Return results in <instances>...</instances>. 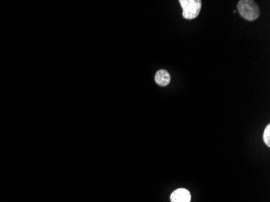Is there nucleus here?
<instances>
[{
  "instance_id": "1",
  "label": "nucleus",
  "mask_w": 270,
  "mask_h": 202,
  "mask_svg": "<svg viewBox=\"0 0 270 202\" xmlns=\"http://www.w3.org/2000/svg\"><path fill=\"white\" fill-rule=\"evenodd\" d=\"M237 9L240 15L247 21H256L261 14L257 2L252 0H240L237 4Z\"/></svg>"
},
{
  "instance_id": "2",
  "label": "nucleus",
  "mask_w": 270,
  "mask_h": 202,
  "mask_svg": "<svg viewBox=\"0 0 270 202\" xmlns=\"http://www.w3.org/2000/svg\"><path fill=\"white\" fill-rule=\"evenodd\" d=\"M180 4L183 8L182 16L186 20H193L199 16L202 8L201 0H180Z\"/></svg>"
},
{
  "instance_id": "3",
  "label": "nucleus",
  "mask_w": 270,
  "mask_h": 202,
  "mask_svg": "<svg viewBox=\"0 0 270 202\" xmlns=\"http://www.w3.org/2000/svg\"><path fill=\"white\" fill-rule=\"evenodd\" d=\"M172 202H190L191 194L189 191L185 189H178L171 194Z\"/></svg>"
},
{
  "instance_id": "4",
  "label": "nucleus",
  "mask_w": 270,
  "mask_h": 202,
  "mask_svg": "<svg viewBox=\"0 0 270 202\" xmlns=\"http://www.w3.org/2000/svg\"><path fill=\"white\" fill-rule=\"evenodd\" d=\"M154 81L159 86H168L171 82L170 74L166 70H159L154 76Z\"/></svg>"
},
{
  "instance_id": "5",
  "label": "nucleus",
  "mask_w": 270,
  "mask_h": 202,
  "mask_svg": "<svg viewBox=\"0 0 270 202\" xmlns=\"http://www.w3.org/2000/svg\"><path fill=\"white\" fill-rule=\"evenodd\" d=\"M264 143H266V145L270 146V125H267L266 130L264 131L263 134Z\"/></svg>"
}]
</instances>
